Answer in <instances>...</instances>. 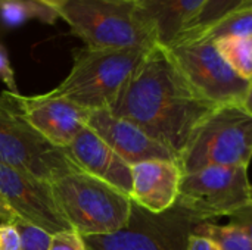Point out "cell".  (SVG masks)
I'll list each match as a JSON object with an SVG mask.
<instances>
[{"label":"cell","mask_w":252,"mask_h":250,"mask_svg":"<svg viewBox=\"0 0 252 250\" xmlns=\"http://www.w3.org/2000/svg\"><path fill=\"white\" fill-rule=\"evenodd\" d=\"M214 44L239 77L252 81V37H221L214 40Z\"/></svg>","instance_id":"2e32d148"},{"label":"cell","mask_w":252,"mask_h":250,"mask_svg":"<svg viewBox=\"0 0 252 250\" xmlns=\"http://www.w3.org/2000/svg\"><path fill=\"white\" fill-rule=\"evenodd\" d=\"M207 0H136L139 15L162 47L174 43Z\"/></svg>","instance_id":"9a60e30c"},{"label":"cell","mask_w":252,"mask_h":250,"mask_svg":"<svg viewBox=\"0 0 252 250\" xmlns=\"http://www.w3.org/2000/svg\"><path fill=\"white\" fill-rule=\"evenodd\" d=\"M87 127L93 130L128 165H136L151 159H170L179 162V156L176 153L149 137L136 124L112 115L109 109L90 111L87 116Z\"/></svg>","instance_id":"7c38bea8"},{"label":"cell","mask_w":252,"mask_h":250,"mask_svg":"<svg viewBox=\"0 0 252 250\" xmlns=\"http://www.w3.org/2000/svg\"><path fill=\"white\" fill-rule=\"evenodd\" d=\"M0 164L50 184L80 171L63 149L49 143L16 112L0 113Z\"/></svg>","instance_id":"9c48e42d"},{"label":"cell","mask_w":252,"mask_h":250,"mask_svg":"<svg viewBox=\"0 0 252 250\" xmlns=\"http://www.w3.org/2000/svg\"><path fill=\"white\" fill-rule=\"evenodd\" d=\"M16 100L22 118L59 149H66L87 125L90 111L50 91L37 96L16 94Z\"/></svg>","instance_id":"8fae6325"},{"label":"cell","mask_w":252,"mask_h":250,"mask_svg":"<svg viewBox=\"0 0 252 250\" xmlns=\"http://www.w3.org/2000/svg\"><path fill=\"white\" fill-rule=\"evenodd\" d=\"M0 1H1V0H0Z\"/></svg>","instance_id":"1f68e13d"},{"label":"cell","mask_w":252,"mask_h":250,"mask_svg":"<svg viewBox=\"0 0 252 250\" xmlns=\"http://www.w3.org/2000/svg\"><path fill=\"white\" fill-rule=\"evenodd\" d=\"M252 159V115L242 105H220L195 128L179 156L183 174L207 167L248 168Z\"/></svg>","instance_id":"277c9868"},{"label":"cell","mask_w":252,"mask_h":250,"mask_svg":"<svg viewBox=\"0 0 252 250\" xmlns=\"http://www.w3.org/2000/svg\"><path fill=\"white\" fill-rule=\"evenodd\" d=\"M133 1H136V0H133Z\"/></svg>","instance_id":"4dcf8cb0"},{"label":"cell","mask_w":252,"mask_h":250,"mask_svg":"<svg viewBox=\"0 0 252 250\" xmlns=\"http://www.w3.org/2000/svg\"><path fill=\"white\" fill-rule=\"evenodd\" d=\"M241 105L244 106V109H245L248 113H251L252 115V81L250 83L248 91H247V94H245V97H244V100H242Z\"/></svg>","instance_id":"83f0119b"},{"label":"cell","mask_w":252,"mask_h":250,"mask_svg":"<svg viewBox=\"0 0 252 250\" xmlns=\"http://www.w3.org/2000/svg\"><path fill=\"white\" fill-rule=\"evenodd\" d=\"M216 108L188 83L167 49L155 44L108 109L180 156L195 128Z\"/></svg>","instance_id":"6da1fadb"},{"label":"cell","mask_w":252,"mask_h":250,"mask_svg":"<svg viewBox=\"0 0 252 250\" xmlns=\"http://www.w3.org/2000/svg\"><path fill=\"white\" fill-rule=\"evenodd\" d=\"M49 250H87V246L81 234L74 230H66L52 236Z\"/></svg>","instance_id":"44dd1931"},{"label":"cell","mask_w":252,"mask_h":250,"mask_svg":"<svg viewBox=\"0 0 252 250\" xmlns=\"http://www.w3.org/2000/svg\"><path fill=\"white\" fill-rule=\"evenodd\" d=\"M244 3L245 0H207L199 13L190 21V24L186 27V29L180 34L179 38L190 37L210 28L213 24H216L226 15L239 9Z\"/></svg>","instance_id":"d6986e66"},{"label":"cell","mask_w":252,"mask_h":250,"mask_svg":"<svg viewBox=\"0 0 252 250\" xmlns=\"http://www.w3.org/2000/svg\"><path fill=\"white\" fill-rule=\"evenodd\" d=\"M198 218L177 203L168 211L154 214L134 202L127 224L111 234L84 237L87 250H189Z\"/></svg>","instance_id":"8992f818"},{"label":"cell","mask_w":252,"mask_h":250,"mask_svg":"<svg viewBox=\"0 0 252 250\" xmlns=\"http://www.w3.org/2000/svg\"><path fill=\"white\" fill-rule=\"evenodd\" d=\"M0 80L6 84L7 91L18 94V87H16V80H15V72L13 68L10 66L9 57L6 50L0 46Z\"/></svg>","instance_id":"603a6c76"},{"label":"cell","mask_w":252,"mask_h":250,"mask_svg":"<svg viewBox=\"0 0 252 250\" xmlns=\"http://www.w3.org/2000/svg\"><path fill=\"white\" fill-rule=\"evenodd\" d=\"M193 234L210 239L221 250H252L251 237L232 224L220 225L211 221H204L196 225Z\"/></svg>","instance_id":"ac0fdd59"},{"label":"cell","mask_w":252,"mask_h":250,"mask_svg":"<svg viewBox=\"0 0 252 250\" xmlns=\"http://www.w3.org/2000/svg\"><path fill=\"white\" fill-rule=\"evenodd\" d=\"M13 224L18 228V233L21 236L22 250H49L52 234H49L40 227H35L27 222L25 220L19 217L15 218Z\"/></svg>","instance_id":"ffe728a7"},{"label":"cell","mask_w":252,"mask_h":250,"mask_svg":"<svg viewBox=\"0 0 252 250\" xmlns=\"http://www.w3.org/2000/svg\"><path fill=\"white\" fill-rule=\"evenodd\" d=\"M52 189L65 220L83 237L115 233L128 221L130 196L83 171L56 180Z\"/></svg>","instance_id":"5b68a950"},{"label":"cell","mask_w":252,"mask_h":250,"mask_svg":"<svg viewBox=\"0 0 252 250\" xmlns=\"http://www.w3.org/2000/svg\"><path fill=\"white\" fill-rule=\"evenodd\" d=\"M0 196L19 218L52 236L72 230L47 181L0 164Z\"/></svg>","instance_id":"30bf717a"},{"label":"cell","mask_w":252,"mask_h":250,"mask_svg":"<svg viewBox=\"0 0 252 250\" xmlns=\"http://www.w3.org/2000/svg\"><path fill=\"white\" fill-rule=\"evenodd\" d=\"M92 49L152 47L157 38L133 0H37Z\"/></svg>","instance_id":"7a4b0ae2"},{"label":"cell","mask_w":252,"mask_h":250,"mask_svg":"<svg viewBox=\"0 0 252 250\" xmlns=\"http://www.w3.org/2000/svg\"><path fill=\"white\" fill-rule=\"evenodd\" d=\"M189 250H221L214 242L207 237L192 234L189 239Z\"/></svg>","instance_id":"484cf974"},{"label":"cell","mask_w":252,"mask_h":250,"mask_svg":"<svg viewBox=\"0 0 252 250\" xmlns=\"http://www.w3.org/2000/svg\"><path fill=\"white\" fill-rule=\"evenodd\" d=\"M149 49H92L84 46L74 52L69 74L50 93L87 111L108 109Z\"/></svg>","instance_id":"3957f363"},{"label":"cell","mask_w":252,"mask_h":250,"mask_svg":"<svg viewBox=\"0 0 252 250\" xmlns=\"http://www.w3.org/2000/svg\"><path fill=\"white\" fill-rule=\"evenodd\" d=\"M251 203L248 168L207 167L183 174L177 205L199 221L232 217Z\"/></svg>","instance_id":"ba28073f"},{"label":"cell","mask_w":252,"mask_h":250,"mask_svg":"<svg viewBox=\"0 0 252 250\" xmlns=\"http://www.w3.org/2000/svg\"><path fill=\"white\" fill-rule=\"evenodd\" d=\"M0 250H22L21 236L13 222H0Z\"/></svg>","instance_id":"7402d4cb"},{"label":"cell","mask_w":252,"mask_h":250,"mask_svg":"<svg viewBox=\"0 0 252 250\" xmlns=\"http://www.w3.org/2000/svg\"><path fill=\"white\" fill-rule=\"evenodd\" d=\"M183 171L177 161L151 159L131 165L130 199L140 208L159 214L177 203Z\"/></svg>","instance_id":"4fadbf2b"},{"label":"cell","mask_w":252,"mask_h":250,"mask_svg":"<svg viewBox=\"0 0 252 250\" xmlns=\"http://www.w3.org/2000/svg\"><path fill=\"white\" fill-rule=\"evenodd\" d=\"M63 150L80 171L102 180L126 194H130L131 165L118 156L87 125Z\"/></svg>","instance_id":"5bb4252c"},{"label":"cell","mask_w":252,"mask_h":250,"mask_svg":"<svg viewBox=\"0 0 252 250\" xmlns=\"http://www.w3.org/2000/svg\"><path fill=\"white\" fill-rule=\"evenodd\" d=\"M198 37H205L213 41L221 37H252V7H239L232 13L226 15L224 18H221L220 21H217L216 24H213L210 28L185 38Z\"/></svg>","instance_id":"e0dca14e"},{"label":"cell","mask_w":252,"mask_h":250,"mask_svg":"<svg viewBox=\"0 0 252 250\" xmlns=\"http://www.w3.org/2000/svg\"><path fill=\"white\" fill-rule=\"evenodd\" d=\"M10 112L21 113L19 103L16 100V94L4 91V93L0 94V113H10Z\"/></svg>","instance_id":"d4e9b609"},{"label":"cell","mask_w":252,"mask_h":250,"mask_svg":"<svg viewBox=\"0 0 252 250\" xmlns=\"http://www.w3.org/2000/svg\"><path fill=\"white\" fill-rule=\"evenodd\" d=\"M165 49L188 83L204 99L217 106L242 103L251 81L239 77L226 63L213 40L185 38Z\"/></svg>","instance_id":"52a82bcc"},{"label":"cell","mask_w":252,"mask_h":250,"mask_svg":"<svg viewBox=\"0 0 252 250\" xmlns=\"http://www.w3.org/2000/svg\"><path fill=\"white\" fill-rule=\"evenodd\" d=\"M251 203H252V186H251Z\"/></svg>","instance_id":"f546056e"},{"label":"cell","mask_w":252,"mask_h":250,"mask_svg":"<svg viewBox=\"0 0 252 250\" xmlns=\"http://www.w3.org/2000/svg\"><path fill=\"white\" fill-rule=\"evenodd\" d=\"M18 215L7 205V202L0 196V222H13Z\"/></svg>","instance_id":"4316f807"},{"label":"cell","mask_w":252,"mask_h":250,"mask_svg":"<svg viewBox=\"0 0 252 250\" xmlns=\"http://www.w3.org/2000/svg\"><path fill=\"white\" fill-rule=\"evenodd\" d=\"M241 7H252V0H245V3Z\"/></svg>","instance_id":"f1b7e54d"},{"label":"cell","mask_w":252,"mask_h":250,"mask_svg":"<svg viewBox=\"0 0 252 250\" xmlns=\"http://www.w3.org/2000/svg\"><path fill=\"white\" fill-rule=\"evenodd\" d=\"M229 224L239 227L252 239V203H248L232 217H229Z\"/></svg>","instance_id":"cb8c5ba5"}]
</instances>
